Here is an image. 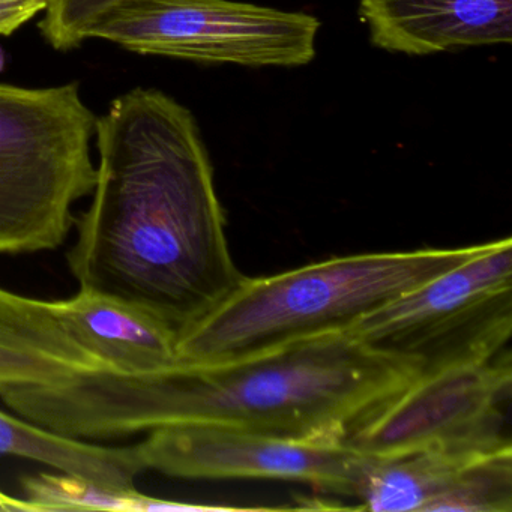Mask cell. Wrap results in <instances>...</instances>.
I'll list each match as a JSON object with an SVG mask.
<instances>
[{"instance_id": "8992f818", "label": "cell", "mask_w": 512, "mask_h": 512, "mask_svg": "<svg viewBox=\"0 0 512 512\" xmlns=\"http://www.w3.org/2000/svg\"><path fill=\"white\" fill-rule=\"evenodd\" d=\"M319 29L310 14L235 0H122L89 40L200 64L287 68L313 61Z\"/></svg>"}, {"instance_id": "7c38bea8", "label": "cell", "mask_w": 512, "mask_h": 512, "mask_svg": "<svg viewBox=\"0 0 512 512\" xmlns=\"http://www.w3.org/2000/svg\"><path fill=\"white\" fill-rule=\"evenodd\" d=\"M0 455H16L89 479L106 487L134 490L145 472L137 445H98L46 430L28 419L0 412Z\"/></svg>"}, {"instance_id": "4fadbf2b", "label": "cell", "mask_w": 512, "mask_h": 512, "mask_svg": "<svg viewBox=\"0 0 512 512\" xmlns=\"http://www.w3.org/2000/svg\"><path fill=\"white\" fill-rule=\"evenodd\" d=\"M29 511H170L193 506L155 499L134 490L106 487L67 473H40L23 479Z\"/></svg>"}, {"instance_id": "30bf717a", "label": "cell", "mask_w": 512, "mask_h": 512, "mask_svg": "<svg viewBox=\"0 0 512 512\" xmlns=\"http://www.w3.org/2000/svg\"><path fill=\"white\" fill-rule=\"evenodd\" d=\"M70 337L112 373H157L178 364L179 331L151 311L79 290L52 302Z\"/></svg>"}, {"instance_id": "5bb4252c", "label": "cell", "mask_w": 512, "mask_h": 512, "mask_svg": "<svg viewBox=\"0 0 512 512\" xmlns=\"http://www.w3.org/2000/svg\"><path fill=\"white\" fill-rule=\"evenodd\" d=\"M512 446L479 452L433 511L511 512Z\"/></svg>"}, {"instance_id": "8fae6325", "label": "cell", "mask_w": 512, "mask_h": 512, "mask_svg": "<svg viewBox=\"0 0 512 512\" xmlns=\"http://www.w3.org/2000/svg\"><path fill=\"white\" fill-rule=\"evenodd\" d=\"M100 370L103 365L65 331L52 302L0 287V394Z\"/></svg>"}, {"instance_id": "9c48e42d", "label": "cell", "mask_w": 512, "mask_h": 512, "mask_svg": "<svg viewBox=\"0 0 512 512\" xmlns=\"http://www.w3.org/2000/svg\"><path fill=\"white\" fill-rule=\"evenodd\" d=\"M379 49L427 56L512 41V0H359Z\"/></svg>"}, {"instance_id": "52a82bcc", "label": "cell", "mask_w": 512, "mask_h": 512, "mask_svg": "<svg viewBox=\"0 0 512 512\" xmlns=\"http://www.w3.org/2000/svg\"><path fill=\"white\" fill-rule=\"evenodd\" d=\"M511 356L421 371L406 388L353 425L346 443L367 457L511 445L505 433Z\"/></svg>"}, {"instance_id": "3957f363", "label": "cell", "mask_w": 512, "mask_h": 512, "mask_svg": "<svg viewBox=\"0 0 512 512\" xmlns=\"http://www.w3.org/2000/svg\"><path fill=\"white\" fill-rule=\"evenodd\" d=\"M479 248L352 254L271 277H244L220 304L179 331L178 364L221 361L346 331Z\"/></svg>"}, {"instance_id": "ba28073f", "label": "cell", "mask_w": 512, "mask_h": 512, "mask_svg": "<svg viewBox=\"0 0 512 512\" xmlns=\"http://www.w3.org/2000/svg\"><path fill=\"white\" fill-rule=\"evenodd\" d=\"M145 470L185 479H268L358 497L373 458L346 442H311L212 424H176L137 443Z\"/></svg>"}, {"instance_id": "9a60e30c", "label": "cell", "mask_w": 512, "mask_h": 512, "mask_svg": "<svg viewBox=\"0 0 512 512\" xmlns=\"http://www.w3.org/2000/svg\"><path fill=\"white\" fill-rule=\"evenodd\" d=\"M119 2L122 0H49L41 34L53 49H76L89 40L98 20Z\"/></svg>"}, {"instance_id": "5b68a950", "label": "cell", "mask_w": 512, "mask_h": 512, "mask_svg": "<svg viewBox=\"0 0 512 512\" xmlns=\"http://www.w3.org/2000/svg\"><path fill=\"white\" fill-rule=\"evenodd\" d=\"M427 371L505 352L512 332V239H497L346 329ZM419 371V373H421Z\"/></svg>"}, {"instance_id": "6da1fadb", "label": "cell", "mask_w": 512, "mask_h": 512, "mask_svg": "<svg viewBox=\"0 0 512 512\" xmlns=\"http://www.w3.org/2000/svg\"><path fill=\"white\" fill-rule=\"evenodd\" d=\"M92 202L68 253L80 289L151 311L181 331L220 304L236 268L214 167L193 113L154 88L95 124Z\"/></svg>"}, {"instance_id": "277c9868", "label": "cell", "mask_w": 512, "mask_h": 512, "mask_svg": "<svg viewBox=\"0 0 512 512\" xmlns=\"http://www.w3.org/2000/svg\"><path fill=\"white\" fill-rule=\"evenodd\" d=\"M97 116L77 83L0 85V254L56 250L94 190Z\"/></svg>"}, {"instance_id": "7a4b0ae2", "label": "cell", "mask_w": 512, "mask_h": 512, "mask_svg": "<svg viewBox=\"0 0 512 512\" xmlns=\"http://www.w3.org/2000/svg\"><path fill=\"white\" fill-rule=\"evenodd\" d=\"M419 371L409 359L338 331L157 373L88 371L0 398L40 427L88 442L167 425L212 424L341 443L356 422Z\"/></svg>"}, {"instance_id": "2e32d148", "label": "cell", "mask_w": 512, "mask_h": 512, "mask_svg": "<svg viewBox=\"0 0 512 512\" xmlns=\"http://www.w3.org/2000/svg\"><path fill=\"white\" fill-rule=\"evenodd\" d=\"M49 0H0V37H10L38 14L46 11Z\"/></svg>"}]
</instances>
